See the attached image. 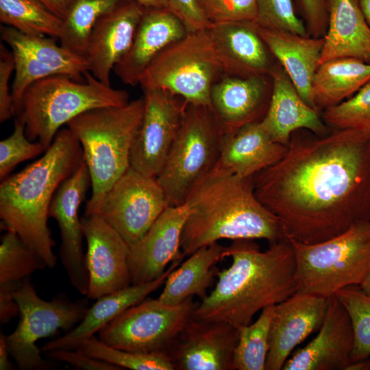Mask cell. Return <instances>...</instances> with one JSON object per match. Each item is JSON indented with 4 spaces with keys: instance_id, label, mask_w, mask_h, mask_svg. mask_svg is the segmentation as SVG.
Segmentation results:
<instances>
[{
    "instance_id": "cell-1",
    "label": "cell",
    "mask_w": 370,
    "mask_h": 370,
    "mask_svg": "<svg viewBox=\"0 0 370 370\" xmlns=\"http://www.w3.org/2000/svg\"><path fill=\"white\" fill-rule=\"evenodd\" d=\"M260 202L286 236L314 244L370 221V134L294 132L285 156L253 176Z\"/></svg>"
},
{
    "instance_id": "cell-2",
    "label": "cell",
    "mask_w": 370,
    "mask_h": 370,
    "mask_svg": "<svg viewBox=\"0 0 370 370\" xmlns=\"http://www.w3.org/2000/svg\"><path fill=\"white\" fill-rule=\"evenodd\" d=\"M223 257H230L232 263L217 272L214 288L199 303L194 318L225 322L239 330L259 311L297 292L295 258L288 238L264 251L253 240H234Z\"/></svg>"
},
{
    "instance_id": "cell-3",
    "label": "cell",
    "mask_w": 370,
    "mask_h": 370,
    "mask_svg": "<svg viewBox=\"0 0 370 370\" xmlns=\"http://www.w3.org/2000/svg\"><path fill=\"white\" fill-rule=\"evenodd\" d=\"M181 250L188 256L221 239L287 238L278 218L256 197L253 177H241L218 163L201 180L186 201Z\"/></svg>"
},
{
    "instance_id": "cell-4",
    "label": "cell",
    "mask_w": 370,
    "mask_h": 370,
    "mask_svg": "<svg viewBox=\"0 0 370 370\" xmlns=\"http://www.w3.org/2000/svg\"><path fill=\"white\" fill-rule=\"evenodd\" d=\"M83 161L78 139L69 128H61L41 158L0 184L1 227L15 232L49 268L57 262L49 206L60 184Z\"/></svg>"
},
{
    "instance_id": "cell-5",
    "label": "cell",
    "mask_w": 370,
    "mask_h": 370,
    "mask_svg": "<svg viewBox=\"0 0 370 370\" xmlns=\"http://www.w3.org/2000/svg\"><path fill=\"white\" fill-rule=\"evenodd\" d=\"M144 97L122 106L87 111L66 125L78 139L90 173L92 194L86 202L88 215L104 194L130 166V152L140 126Z\"/></svg>"
},
{
    "instance_id": "cell-6",
    "label": "cell",
    "mask_w": 370,
    "mask_h": 370,
    "mask_svg": "<svg viewBox=\"0 0 370 370\" xmlns=\"http://www.w3.org/2000/svg\"><path fill=\"white\" fill-rule=\"evenodd\" d=\"M84 78V82H79L66 75H54L36 81L26 89L15 116L24 123L30 140L40 142L47 150L62 126L76 116L130 101L126 90L103 84L89 71Z\"/></svg>"
},
{
    "instance_id": "cell-7",
    "label": "cell",
    "mask_w": 370,
    "mask_h": 370,
    "mask_svg": "<svg viewBox=\"0 0 370 370\" xmlns=\"http://www.w3.org/2000/svg\"><path fill=\"white\" fill-rule=\"evenodd\" d=\"M288 239L295 254L297 292L329 298L360 285L370 271V221L317 243Z\"/></svg>"
},
{
    "instance_id": "cell-8",
    "label": "cell",
    "mask_w": 370,
    "mask_h": 370,
    "mask_svg": "<svg viewBox=\"0 0 370 370\" xmlns=\"http://www.w3.org/2000/svg\"><path fill=\"white\" fill-rule=\"evenodd\" d=\"M225 74L208 29L188 32L169 45L139 78L143 90L160 88L188 103L210 106L212 86Z\"/></svg>"
},
{
    "instance_id": "cell-9",
    "label": "cell",
    "mask_w": 370,
    "mask_h": 370,
    "mask_svg": "<svg viewBox=\"0 0 370 370\" xmlns=\"http://www.w3.org/2000/svg\"><path fill=\"white\" fill-rule=\"evenodd\" d=\"M223 134L209 106L188 103L181 127L156 177L169 206L186 203L214 167Z\"/></svg>"
},
{
    "instance_id": "cell-10",
    "label": "cell",
    "mask_w": 370,
    "mask_h": 370,
    "mask_svg": "<svg viewBox=\"0 0 370 370\" xmlns=\"http://www.w3.org/2000/svg\"><path fill=\"white\" fill-rule=\"evenodd\" d=\"M14 297L19 308V321L15 330L6 335L8 351L21 370H49L53 365L43 359L36 342L59 333L69 332L84 317L86 299L71 301L64 293L51 300L39 297L30 278L15 289Z\"/></svg>"
},
{
    "instance_id": "cell-11",
    "label": "cell",
    "mask_w": 370,
    "mask_h": 370,
    "mask_svg": "<svg viewBox=\"0 0 370 370\" xmlns=\"http://www.w3.org/2000/svg\"><path fill=\"white\" fill-rule=\"evenodd\" d=\"M198 304L193 297L179 305H169L147 297L103 328L98 338L122 350L166 353Z\"/></svg>"
},
{
    "instance_id": "cell-12",
    "label": "cell",
    "mask_w": 370,
    "mask_h": 370,
    "mask_svg": "<svg viewBox=\"0 0 370 370\" xmlns=\"http://www.w3.org/2000/svg\"><path fill=\"white\" fill-rule=\"evenodd\" d=\"M168 206L156 177L130 166L88 215L103 219L130 247L142 238Z\"/></svg>"
},
{
    "instance_id": "cell-13",
    "label": "cell",
    "mask_w": 370,
    "mask_h": 370,
    "mask_svg": "<svg viewBox=\"0 0 370 370\" xmlns=\"http://www.w3.org/2000/svg\"><path fill=\"white\" fill-rule=\"evenodd\" d=\"M0 32L15 64L11 88L15 116L25 91L35 82L54 75H66L82 82L88 71L86 58L58 45L56 38L25 34L4 25H1Z\"/></svg>"
},
{
    "instance_id": "cell-14",
    "label": "cell",
    "mask_w": 370,
    "mask_h": 370,
    "mask_svg": "<svg viewBox=\"0 0 370 370\" xmlns=\"http://www.w3.org/2000/svg\"><path fill=\"white\" fill-rule=\"evenodd\" d=\"M143 90L144 113L130 152V166L157 177L181 127L188 102L171 92Z\"/></svg>"
},
{
    "instance_id": "cell-15",
    "label": "cell",
    "mask_w": 370,
    "mask_h": 370,
    "mask_svg": "<svg viewBox=\"0 0 370 370\" xmlns=\"http://www.w3.org/2000/svg\"><path fill=\"white\" fill-rule=\"evenodd\" d=\"M91 186L90 173L84 161L56 190L49 209L60 229V259L71 285L82 295L88 290V273L83 251L84 237L79 206Z\"/></svg>"
},
{
    "instance_id": "cell-16",
    "label": "cell",
    "mask_w": 370,
    "mask_h": 370,
    "mask_svg": "<svg viewBox=\"0 0 370 370\" xmlns=\"http://www.w3.org/2000/svg\"><path fill=\"white\" fill-rule=\"evenodd\" d=\"M87 243L85 263L88 273L87 298L97 299L132 285L129 245L100 217L81 218Z\"/></svg>"
},
{
    "instance_id": "cell-17",
    "label": "cell",
    "mask_w": 370,
    "mask_h": 370,
    "mask_svg": "<svg viewBox=\"0 0 370 370\" xmlns=\"http://www.w3.org/2000/svg\"><path fill=\"white\" fill-rule=\"evenodd\" d=\"M239 330L222 321L193 317L166 353L175 370H234Z\"/></svg>"
},
{
    "instance_id": "cell-18",
    "label": "cell",
    "mask_w": 370,
    "mask_h": 370,
    "mask_svg": "<svg viewBox=\"0 0 370 370\" xmlns=\"http://www.w3.org/2000/svg\"><path fill=\"white\" fill-rule=\"evenodd\" d=\"M188 214L186 202L168 206L142 238L129 247L128 265L132 284L157 280L173 262L185 257L181 250V238Z\"/></svg>"
},
{
    "instance_id": "cell-19",
    "label": "cell",
    "mask_w": 370,
    "mask_h": 370,
    "mask_svg": "<svg viewBox=\"0 0 370 370\" xmlns=\"http://www.w3.org/2000/svg\"><path fill=\"white\" fill-rule=\"evenodd\" d=\"M328 298L296 292L274 306L265 370H281L294 348L319 330Z\"/></svg>"
},
{
    "instance_id": "cell-20",
    "label": "cell",
    "mask_w": 370,
    "mask_h": 370,
    "mask_svg": "<svg viewBox=\"0 0 370 370\" xmlns=\"http://www.w3.org/2000/svg\"><path fill=\"white\" fill-rule=\"evenodd\" d=\"M144 8L134 0H121L98 19L85 58L88 71L110 86V75L132 44Z\"/></svg>"
},
{
    "instance_id": "cell-21",
    "label": "cell",
    "mask_w": 370,
    "mask_h": 370,
    "mask_svg": "<svg viewBox=\"0 0 370 370\" xmlns=\"http://www.w3.org/2000/svg\"><path fill=\"white\" fill-rule=\"evenodd\" d=\"M317 335L286 360L283 370H345L351 362L354 335L351 318L335 295Z\"/></svg>"
},
{
    "instance_id": "cell-22",
    "label": "cell",
    "mask_w": 370,
    "mask_h": 370,
    "mask_svg": "<svg viewBox=\"0 0 370 370\" xmlns=\"http://www.w3.org/2000/svg\"><path fill=\"white\" fill-rule=\"evenodd\" d=\"M225 75L271 76L279 64L251 21L212 24L208 28Z\"/></svg>"
},
{
    "instance_id": "cell-23",
    "label": "cell",
    "mask_w": 370,
    "mask_h": 370,
    "mask_svg": "<svg viewBox=\"0 0 370 370\" xmlns=\"http://www.w3.org/2000/svg\"><path fill=\"white\" fill-rule=\"evenodd\" d=\"M271 93V76L224 75L211 88L209 107L225 133L261 121L268 110Z\"/></svg>"
},
{
    "instance_id": "cell-24",
    "label": "cell",
    "mask_w": 370,
    "mask_h": 370,
    "mask_svg": "<svg viewBox=\"0 0 370 370\" xmlns=\"http://www.w3.org/2000/svg\"><path fill=\"white\" fill-rule=\"evenodd\" d=\"M188 33L182 20L169 9L144 8L131 47L114 66L115 74L123 83L136 86L150 62Z\"/></svg>"
},
{
    "instance_id": "cell-25",
    "label": "cell",
    "mask_w": 370,
    "mask_h": 370,
    "mask_svg": "<svg viewBox=\"0 0 370 370\" xmlns=\"http://www.w3.org/2000/svg\"><path fill=\"white\" fill-rule=\"evenodd\" d=\"M271 77V101L261 123L275 142L288 146L292 134L300 129L308 130L319 136L331 131L320 112L304 101L280 64Z\"/></svg>"
},
{
    "instance_id": "cell-26",
    "label": "cell",
    "mask_w": 370,
    "mask_h": 370,
    "mask_svg": "<svg viewBox=\"0 0 370 370\" xmlns=\"http://www.w3.org/2000/svg\"><path fill=\"white\" fill-rule=\"evenodd\" d=\"M183 259L173 262L163 275L154 281L132 284L97 299L77 325L64 336L45 343L40 351L46 353L53 349H81L95 333H98L123 311L140 303L164 285L169 275L180 264Z\"/></svg>"
},
{
    "instance_id": "cell-27",
    "label": "cell",
    "mask_w": 370,
    "mask_h": 370,
    "mask_svg": "<svg viewBox=\"0 0 370 370\" xmlns=\"http://www.w3.org/2000/svg\"><path fill=\"white\" fill-rule=\"evenodd\" d=\"M288 146L275 142L261 121L223 134L217 163L241 177H253L278 162Z\"/></svg>"
},
{
    "instance_id": "cell-28",
    "label": "cell",
    "mask_w": 370,
    "mask_h": 370,
    "mask_svg": "<svg viewBox=\"0 0 370 370\" xmlns=\"http://www.w3.org/2000/svg\"><path fill=\"white\" fill-rule=\"evenodd\" d=\"M258 31L301 98L308 106L316 109L312 98V84L319 66L323 37L301 36L259 25Z\"/></svg>"
},
{
    "instance_id": "cell-29",
    "label": "cell",
    "mask_w": 370,
    "mask_h": 370,
    "mask_svg": "<svg viewBox=\"0 0 370 370\" xmlns=\"http://www.w3.org/2000/svg\"><path fill=\"white\" fill-rule=\"evenodd\" d=\"M328 14L319 64L340 58L370 63V25L359 0H328Z\"/></svg>"
},
{
    "instance_id": "cell-30",
    "label": "cell",
    "mask_w": 370,
    "mask_h": 370,
    "mask_svg": "<svg viewBox=\"0 0 370 370\" xmlns=\"http://www.w3.org/2000/svg\"><path fill=\"white\" fill-rule=\"evenodd\" d=\"M225 248L217 242L188 256L169 275L158 299L169 305H179L194 296L201 301L206 298L219 271L214 265L224 258Z\"/></svg>"
},
{
    "instance_id": "cell-31",
    "label": "cell",
    "mask_w": 370,
    "mask_h": 370,
    "mask_svg": "<svg viewBox=\"0 0 370 370\" xmlns=\"http://www.w3.org/2000/svg\"><path fill=\"white\" fill-rule=\"evenodd\" d=\"M370 81V63L340 58L319 64L312 84V98L319 112L353 96Z\"/></svg>"
},
{
    "instance_id": "cell-32",
    "label": "cell",
    "mask_w": 370,
    "mask_h": 370,
    "mask_svg": "<svg viewBox=\"0 0 370 370\" xmlns=\"http://www.w3.org/2000/svg\"><path fill=\"white\" fill-rule=\"evenodd\" d=\"M0 21L25 34L58 39L63 22L40 0H0Z\"/></svg>"
},
{
    "instance_id": "cell-33",
    "label": "cell",
    "mask_w": 370,
    "mask_h": 370,
    "mask_svg": "<svg viewBox=\"0 0 370 370\" xmlns=\"http://www.w3.org/2000/svg\"><path fill=\"white\" fill-rule=\"evenodd\" d=\"M121 0H77L62 22L60 45L85 58L89 40L98 19Z\"/></svg>"
},
{
    "instance_id": "cell-34",
    "label": "cell",
    "mask_w": 370,
    "mask_h": 370,
    "mask_svg": "<svg viewBox=\"0 0 370 370\" xmlns=\"http://www.w3.org/2000/svg\"><path fill=\"white\" fill-rule=\"evenodd\" d=\"M47 267L45 261L14 232L1 238L0 290L14 291L35 271Z\"/></svg>"
},
{
    "instance_id": "cell-35",
    "label": "cell",
    "mask_w": 370,
    "mask_h": 370,
    "mask_svg": "<svg viewBox=\"0 0 370 370\" xmlns=\"http://www.w3.org/2000/svg\"><path fill=\"white\" fill-rule=\"evenodd\" d=\"M274 306L264 308L255 322L239 329L234 370H265Z\"/></svg>"
},
{
    "instance_id": "cell-36",
    "label": "cell",
    "mask_w": 370,
    "mask_h": 370,
    "mask_svg": "<svg viewBox=\"0 0 370 370\" xmlns=\"http://www.w3.org/2000/svg\"><path fill=\"white\" fill-rule=\"evenodd\" d=\"M94 358L114 365L121 369L175 370L166 352H134L109 346L92 336L81 348Z\"/></svg>"
},
{
    "instance_id": "cell-37",
    "label": "cell",
    "mask_w": 370,
    "mask_h": 370,
    "mask_svg": "<svg viewBox=\"0 0 370 370\" xmlns=\"http://www.w3.org/2000/svg\"><path fill=\"white\" fill-rule=\"evenodd\" d=\"M335 295L346 308L352 320L354 343L351 362L370 357V297L359 285L338 291Z\"/></svg>"
},
{
    "instance_id": "cell-38",
    "label": "cell",
    "mask_w": 370,
    "mask_h": 370,
    "mask_svg": "<svg viewBox=\"0 0 370 370\" xmlns=\"http://www.w3.org/2000/svg\"><path fill=\"white\" fill-rule=\"evenodd\" d=\"M330 130H352L370 134V81L353 96L321 112Z\"/></svg>"
},
{
    "instance_id": "cell-39",
    "label": "cell",
    "mask_w": 370,
    "mask_h": 370,
    "mask_svg": "<svg viewBox=\"0 0 370 370\" xmlns=\"http://www.w3.org/2000/svg\"><path fill=\"white\" fill-rule=\"evenodd\" d=\"M45 151L40 142L32 141L27 137L24 123L16 117L13 132L0 142L1 181L9 176L16 165Z\"/></svg>"
},
{
    "instance_id": "cell-40",
    "label": "cell",
    "mask_w": 370,
    "mask_h": 370,
    "mask_svg": "<svg viewBox=\"0 0 370 370\" xmlns=\"http://www.w3.org/2000/svg\"><path fill=\"white\" fill-rule=\"evenodd\" d=\"M258 25L308 36L304 21L295 13L292 0H256Z\"/></svg>"
},
{
    "instance_id": "cell-41",
    "label": "cell",
    "mask_w": 370,
    "mask_h": 370,
    "mask_svg": "<svg viewBox=\"0 0 370 370\" xmlns=\"http://www.w3.org/2000/svg\"><path fill=\"white\" fill-rule=\"evenodd\" d=\"M205 18L217 24L234 21L256 22V0H197Z\"/></svg>"
},
{
    "instance_id": "cell-42",
    "label": "cell",
    "mask_w": 370,
    "mask_h": 370,
    "mask_svg": "<svg viewBox=\"0 0 370 370\" xmlns=\"http://www.w3.org/2000/svg\"><path fill=\"white\" fill-rule=\"evenodd\" d=\"M15 69L14 57L10 49L0 44V122L15 116L14 101L9 82Z\"/></svg>"
},
{
    "instance_id": "cell-43",
    "label": "cell",
    "mask_w": 370,
    "mask_h": 370,
    "mask_svg": "<svg viewBox=\"0 0 370 370\" xmlns=\"http://www.w3.org/2000/svg\"><path fill=\"white\" fill-rule=\"evenodd\" d=\"M296 5L310 36L324 37L328 21V0H296Z\"/></svg>"
},
{
    "instance_id": "cell-44",
    "label": "cell",
    "mask_w": 370,
    "mask_h": 370,
    "mask_svg": "<svg viewBox=\"0 0 370 370\" xmlns=\"http://www.w3.org/2000/svg\"><path fill=\"white\" fill-rule=\"evenodd\" d=\"M53 360L67 363L75 369L80 370H121L108 362L90 357L82 349L75 350L53 349L46 352Z\"/></svg>"
},
{
    "instance_id": "cell-45",
    "label": "cell",
    "mask_w": 370,
    "mask_h": 370,
    "mask_svg": "<svg viewBox=\"0 0 370 370\" xmlns=\"http://www.w3.org/2000/svg\"><path fill=\"white\" fill-rule=\"evenodd\" d=\"M169 10L184 23L188 32L208 29L212 25L203 14L197 0H169Z\"/></svg>"
},
{
    "instance_id": "cell-46",
    "label": "cell",
    "mask_w": 370,
    "mask_h": 370,
    "mask_svg": "<svg viewBox=\"0 0 370 370\" xmlns=\"http://www.w3.org/2000/svg\"><path fill=\"white\" fill-rule=\"evenodd\" d=\"M14 292L0 290V323H8L14 317L19 315V308L16 301Z\"/></svg>"
},
{
    "instance_id": "cell-47",
    "label": "cell",
    "mask_w": 370,
    "mask_h": 370,
    "mask_svg": "<svg viewBox=\"0 0 370 370\" xmlns=\"http://www.w3.org/2000/svg\"><path fill=\"white\" fill-rule=\"evenodd\" d=\"M62 21L66 18L77 0H40Z\"/></svg>"
},
{
    "instance_id": "cell-48",
    "label": "cell",
    "mask_w": 370,
    "mask_h": 370,
    "mask_svg": "<svg viewBox=\"0 0 370 370\" xmlns=\"http://www.w3.org/2000/svg\"><path fill=\"white\" fill-rule=\"evenodd\" d=\"M10 353L8 347L6 335L1 333L0 334V369L11 370L13 369V365L9 360Z\"/></svg>"
},
{
    "instance_id": "cell-49",
    "label": "cell",
    "mask_w": 370,
    "mask_h": 370,
    "mask_svg": "<svg viewBox=\"0 0 370 370\" xmlns=\"http://www.w3.org/2000/svg\"><path fill=\"white\" fill-rule=\"evenodd\" d=\"M144 8L169 9V0H134Z\"/></svg>"
},
{
    "instance_id": "cell-50",
    "label": "cell",
    "mask_w": 370,
    "mask_h": 370,
    "mask_svg": "<svg viewBox=\"0 0 370 370\" xmlns=\"http://www.w3.org/2000/svg\"><path fill=\"white\" fill-rule=\"evenodd\" d=\"M345 370H370L369 358L351 362Z\"/></svg>"
},
{
    "instance_id": "cell-51",
    "label": "cell",
    "mask_w": 370,
    "mask_h": 370,
    "mask_svg": "<svg viewBox=\"0 0 370 370\" xmlns=\"http://www.w3.org/2000/svg\"><path fill=\"white\" fill-rule=\"evenodd\" d=\"M362 12L370 25V0H359Z\"/></svg>"
},
{
    "instance_id": "cell-52",
    "label": "cell",
    "mask_w": 370,
    "mask_h": 370,
    "mask_svg": "<svg viewBox=\"0 0 370 370\" xmlns=\"http://www.w3.org/2000/svg\"><path fill=\"white\" fill-rule=\"evenodd\" d=\"M359 286L362 291L370 297V271Z\"/></svg>"
},
{
    "instance_id": "cell-53",
    "label": "cell",
    "mask_w": 370,
    "mask_h": 370,
    "mask_svg": "<svg viewBox=\"0 0 370 370\" xmlns=\"http://www.w3.org/2000/svg\"><path fill=\"white\" fill-rule=\"evenodd\" d=\"M369 360H370V357H369Z\"/></svg>"
}]
</instances>
